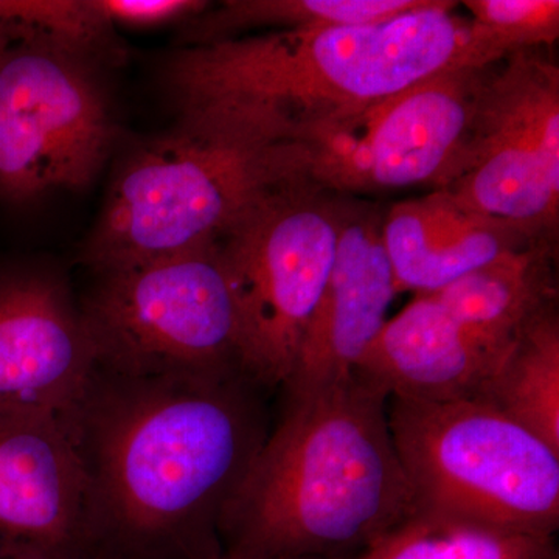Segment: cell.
<instances>
[{"instance_id":"obj_1","label":"cell","mask_w":559,"mask_h":559,"mask_svg":"<svg viewBox=\"0 0 559 559\" xmlns=\"http://www.w3.org/2000/svg\"><path fill=\"white\" fill-rule=\"evenodd\" d=\"M248 378L95 369L68 411L90 481L94 559H212L270 430Z\"/></svg>"},{"instance_id":"obj_2","label":"cell","mask_w":559,"mask_h":559,"mask_svg":"<svg viewBox=\"0 0 559 559\" xmlns=\"http://www.w3.org/2000/svg\"><path fill=\"white\" fill-rule=\"evenodd\" d=\"M457 3L392 20L274 31L186 47L165 84L180 112L272 145L299 146L443 70L489 68Z\"/></svg>"},{"instance_id":"obj_3","label":"cell","mask_w":559,"mask_h":559,"mask_svg":"<svg viewBox=\"0 0 559 559\" xmlns=\"http://www.w3.org/2000/svg\"><path fill=\"white\" fill-rule=\"evenodd\" d=\"M389 393L353 374L286 396L277 428L224 510L230 559H348L417 509L389 426Z\"/></svg>"},{"instance_id":"obj_4","label":"cell","mask_w":559,"mask_h":559,"mask_svg":"<svg viewBox=\"0 0 559 559\" xmlns=\"http://www.w3.org/2000/svg\"><path fill=\"white\" fill-rule=\"evenodd\" d=\"M308 180L296 146L271 145L180 112L110 182L81 259L94 272L212 248L282 187Z\"/></svg>"},{"instance_id":"obj_5","label":"cell","mask_w":559,"mask_h":559,"mask_svg":"<svg viewBox=\"0 0 559 559\" xmlns=\"http://www.w3.org/2000/svg\"><path fill=\"white\" fill-rule=\"evenodd\" d=\"M389 426L417 506L555 535L559 452L474 400H389Z\"/></svg>"},{"instance_id":"obj_6","label":"cell","mask_w":559,"mask_h":559,"mask_svg":"<svg viewBox=\"0 0 559 559\" xmlns=\"http://www.w3.org/2000/svg\"><path fill=\"white\" fill-rule=\"evenodd\" d=\"M95 274L80 308L98 369L124 377L248 378L218 246Z\"/></svg>"},{"instance_id":"obj_7","label":"cell","mask_w":559,"mask_h":559,"mask_svg":"<svg viewBox=\"0 0 559 559\" xmlns=\"http://www.w3.org/2000/svg\"><path fill=\"white\" fill-rule=\"evenodd\" d=\"M344 201L297 180L255 205L218 246L240 318L242 364L285 385L336 257Z\"/></svg>"},{"instance_id":"obj_8","label":"cell","mask_w":559,"mask_h":559,"mask_svg":"<svg viewBox=\"0 0 559 559\" xmlns=\"http://www.w3.org/2000/svg\"><path fill=\"white\" fill-rule=\"evenodd\" d=\"M437 191L462 207L557 241L559 69L539 50L488 69L457 160Z\"/></svg>"},{"instance_id":"obj_9","label":"cell","mask_w":559,"mask_h":559,"mask_svg":"<svg viewBox=\"0 0 559 559\" xmlns=\"http://www.w3.org/2000/svg\"><path fill=\"white\" fill-rule=\"evenodd\" d=\"M116 132L95 61L10 40L0 57V205L87 189Z\"/></svg>"},{"instance_id":"obj_10","label":"cell","mask_w":559,"mask_h":559,"mask_svg":"<svg viewBox=\"0 0 559 559\" xmlns=\"http://www.w3.org/2000/svg\"><path fill=\"white\" fill-rule=\"evenodd\" d=\"M489 68L443 70L319 132L297 146L305 176L337 197L439 189L468 138Z\"/></svg>"},{"instance_id":"obj_11","label":"cell","mask_w":559,"mask_h":559,"mask_svg":"<svg viewBox=\"0 0 559 559\" xmlns=\"http://www.w3.org/2000/svg\"><path fill=\"white\" fill-rule=\"evenodd\" d=\"M90 513L68 412L0 407V558L94 559Z\"/></svg>"},{"instance_id":"obj_12","label":"cell","mask_w":559,"mask_h":559,"mask_svg":"<svg viewBox=\"0 0 559 559\" xmlns=\"http://www.w3.org/2000/svg\"><path fill=\"white\" fill-rule=\"evenodd\" d=\"M95 369L90 331L64 280L0 260V407L68 412Z\"/></svg>"},{"instance_id":"obj_13","label":"cell","mask_w":559,"mask_h":559,"mask_svg":"<svg viewBox=\"0 0 559 559\" xmlns=\"http://www.w3.org/2000/svg\"><path fill=\"white\" fill-rule=\"evenodd\" d=\"M381 224L377 210L344 201L336 257L296 366L283 385L286 396L348 380L388 322L389 307L400 293Z\"/></svg>"},{"instance_id":"obj_14","label":"cell","mask_w":559,"mask_h":559,"mask_svg":"<svg viewBox=\"0 0 559 559\" xmlns=\"http://www.w3.org/2000/svg\"><path fill=\"white\" fill-rule=\"evenodd\" d=\"M506 352L471 336L432 294H426L388 319L355 371L390 399L474 400Z\"/></svg>"},{"instance_id":"obj_15","label":"cell","mask_w":559,"mask_h":559,"mask_svg":"<svg viewBox=\"0 0 559 559\" xmlns=\"http://www.w3.org/2000/svg\"><path fill=\"white\" fill-rule=\"evenodd\" d=\"M381 235L399 293L417 296L447 288L500 257L547 242L471 212L437 190L393 205L382 215Z\"/></svg>"},{"instance_id":"obj_16","label":"cell","mask_w":559,"mask_h":559,"mask_svg":"<svg viewBox=\"0 0 559 559\" xmlns=\"http://www.w3.org/2000/svg\"><path fill=\"white\" fill-rule=\"evenodd\" d=\"M555 242H539L463 275L432 296L471 336L506 352L522 329L557 304Z\"/></svg>"},{"instance_id":"obj_17","label":"cell","mask_w":559,"mask_h":559,"mask_svg":"<svg viewBox=\"0 0 559 559\" xmlns=\"http://www.w3.org/2000/svg\"><path fill=\"white\" fill-rule=\"evenodd\" d=\"M474 401L513 419L559 452L557 304L522 329Z\"/></svg>"},{"instance_id":"obj_18","label":"cell","mask_w":559,"mask_h":559,"mask_svg":"<svg viewBox=\"0 0 559 559\" xmlns=\"http://www.w3.org/2000/svg\"><path fill=\"white\" fill-rule=\"evenodd\" d=\"M348 559H559L555 535L522 532L417 506Z\"/></svg>"},{"instance_id":"obj_19","label":"cell","mask_w":559,"mask_h":559,"mask_svg":"<svg viewBox=\"0 0 559 559\" xmlns=\"http://www.w3.org/2000/svg\"><path fill=\"white\" fill-rule=\"evenodd\" d=\"M426 0H227L180 27L187 47L237 38L253 28L305 31L374 24L425 5Z\"/></svg>"},{"instance_id":"obj_20","label":"cell","mask_w":559,"mask_h":559,"mask_svg":"<svg viewBox=\"0 0 559 559\" xmlns=\"http://www.w3.org/2000/svg\"><path fill=\"white\" fill-rule=\"evenodd\" d=\"M0 28L14 43L95 61L114 49V27L94 0H0Z\"/></svg>"},{"instance_id":"obj_21","label":"cell","mask_w":559,"mask_h":559,"mask_svg":"<svg viewBox=\"0 0 559 559\" xmlns=\"http://www.w3.org/2000/svg\"><path fill=\"white\" fill-rule=\"evenodd\" d=\"M471 36L485 64L554 46L559 38L558 0H466Z\"/></svg>"},{"instance_id":"obj_22","label":"cell","mask_w":559,"mask_h":559,"mask_svg":"<svg viewBox=\"0 0 559 559\" xmlns=\"http://www.w3.org/2000/svg\"><path fill=\"white\" fill-rule=\"evenodd\" d=\"M112 27L159 28L186 25L209 9L204 0H94Z\"/></svg>"},{"instance_id":"obj_23","label":"cell","mask_w":559,"mask_h":559,"mask_svg":"<svg viewBox=\"0 0 559 559\" xmlns=\"http://www.w3.org/2000/svg\"><path fill=\"white\" fill-rule=\"evenodd\" d=\"M212 559H230V558L224 557V555L221 554V555H218V557H215V558H212ZM288 559H301V558H288Z\"/></svg>"},{"instance_id":"obj_24","label":"cell","mask_w":559,"mask_h":559,"mask_svg":"<svg viewBox=\"0 0 559 559\" xmlns=\"http://www.w3.org/2000/svg\"><path fill=\"white\" fill-rule=\"evenodd\" d=\"M0 559H28V558H0Z\"/></svg>"}]
</instances>
